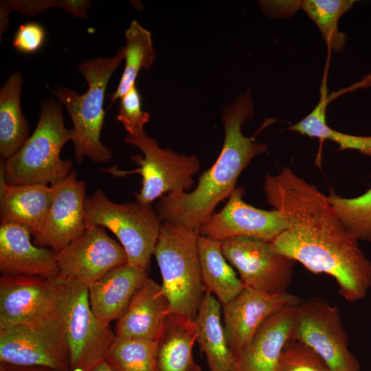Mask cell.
<instances>
[{
    "mask_svg": "<svg viewBox=\"0 0 371 371\" xmlns=\"http://www.w3.org/2000/svg\"><path fill=\"white\" fill-rule=\"evenodd\" d=\"M267 202L280 212L289 227L271 242L273 249L315 274L344 273L361 249L341 223L328 196L316 186L283 168L263 181Z\"/></svg>",
    "mask_w": 371,
    "mask_h": 371,
    "instance_id": "1",
    "label": "cell"
},
{
    "mask_svg": "<svg viewBox=\"0 0 371 371\" xmlns=\"http://www.w3.org/2000/svg\"><path fill=\"white\" fill-rule=\"evenodd\" d=\"M254 115V102L250 89L236 97L223 110L224 141L219 156L199 179L192 192H175L160 198L156 212L162 222L198 231L202 223L216 206L228 199L236 188V181L251 161L266 152L267 146L247 137L242 126Z\"/></svg>",
    "mask_w": 371,
    "mask_h": 371,
    "instance_id": "2",
    "label": "cell"
},
{
    "mask_svg": "<svg viewBox=\"0 0 371 371\" xmlns=\"http://www.w3.org/2000/svg\"><path fill=\"white\" fill-rule=\"evenodd\" d=\"M124 58L122 47L112 57L88 59L80 64L79 71L89 87L84 94L65 87L51 90L72 121V142L78 164L86 157L95 163H105L111 158V150L100 140L106 113L103 103L108 82Z\"/></svg>",
    "mask_w": 371,
    "mask_h": 371,
    "instance_id": "3",
    "label": "cell"
},
{
    "mask_svg": "<svg viewBox=\"0 0 371 371\" xmlns=\"http://www.w3.org/2000/svg\"><path fill=\"white\" fill-rule=\"evenodd\" d=\"M63 104L54 98L42 100L36 128L23 146L5 159L8 186L53 184L73 170L72 161L60 151L73 139V130L64 124Z\"/></svg>",
    "mask_w": 371,
    "mask_h": 371,
    "instance_id": "4",
    "label": "cell"
},
{
    "mask_svg": "<svg viewBox=\"0 0 371 371\" xmlns=\"http://www.w3.org/2000/svg\"><path fill=\"white\" fill-rule=\"evenodd\" d=\"M198 238L194 230L163 222L153 253L170 314L194 319L206 293L201 273Z\"/></svg>",
    "mask_w": 371,
    "mask_h": 371,
    "instance_id": "5",
    "label": "cell"
},
{
    "mask_svg": "<svg viewBox=\"0 0 371 371\" xmlns=\"http://www.w3.org/2000/svg\"><path fill=\"white\" fill-rule=\"evenodd\" d=\"M85 221L87 227L109 229L124 248L127 263L147 271L163 223L151 205L137 200L115 203L98 189L86 199Z\"/></svg>",
    "mask_w": 371,
    "mask_h": 371,
    "instance_id": "6",
    "label": "cell"
},
{
    "mask_svg": "<svg viewBox=\"0 0 371 371\" xmlns=\"http://www.w3.org/2000/svg\"><path fill=\"white\" fill-rule=\"evenodd\" d=\"M58 285V312L65 329L70 371H87L105 360L116 337L114 330L93 313L88 286L61 277Z\"/></svg>",
    "mask_w": 371,
    "mask_h": 371,
    "instance_id": "7",
    "label": "cell"
},
{
    "mask_svg": "<svg viewBox=\"0 0 371 371\" xmlns=\"http://www.w3.org/2000/svg\"><path fill=\"white\" fill-rule=\"evenodd\" d=\"M124 142L136 146L142 152L143 155L131 156L138 167L123 170L113 166L102 170L115 177L140 175L142 186L139 191L135 193V200L151 205L166 193L188 192L192 188L193 176L199 172L201 166L195 155H186L170 148H162L144 130L128 133Z\"/></svg>",
    "mask_w": 371,
    "mask_h": 371,
    "instance_id": "8",
    "label": "cell"
},
{
    "mask_svg": "<svg viewBox=\"0 0 371 371\" xmlns=\"http://www.w3.org/2000/svg\"><path fill=\"white\" fill-rule=\"evenodd\" d=\"M290 339L313 350L332 371L361 370L348 348L339 308L322 298H311L295 306Z\"/></svg>",
    "mask_w": 371,
    "mask_h": 371,
    "instance_id": "9",
    "label": "cell"
},
{
    "mask_svg": "<svg viewBox=\"0 0 371 371\" xmlns=\"http://www.w3.org/2000/svg\"><path fill=\"white\" fill-rule=\"evenodd\" d=\"M0 363L70 371L64 326L58 315L0 328Z\"/></svg>",
    "mask_w": 371,
    "mask_h": 371,
    "instance_id": "10",
    "label": "cell"
},
{
    "mask_svg": "<svg viewBox=\"0 0 371 371\" xmlns=\"http://www.w3.org/2000/svg\"><path fill=\"white\" fill-rule=\"evenodd\" d=\"M221 247L245 287L268 294L287 292L295 262L276 252L271 242L234 237L221 241Z\"/></svg>",
    "mask_w": 371,
    "mask_h": 371,
    "instance_id": "11",
    "label": "cell"
},
{
    "mask_svg": "<svg viewBox=\"0 0 371 371\" xmlns=\"http://www.w3.org/2000/svg\"><path fill=\"white\" fill-rule=\"evenodd\" d=\"M244 193L242 187L236 188L224 207L202 223L198 234L221 241L249 237L271 242L289 227L278 210H264L245 203Z\"/></svg>",
    "mask_w": 371,
    "mask_h": 371,
    "instance_id": "12",
    "label": "cell"
},
{
    "mask_svg": "<svg viewBox=\"0 0 371 371\" xmlns=\"http://www.w3.org/2000/svg\"><path fill=\"white\" fill-rule=\"evenodd\" d=\"M60 276L89 286L111 269L127 263L126 252L100 225L85 231L57 253Z\"/></svg>",
    "mask_w": 371,
    "mask_h": 371,
    "instance_id": "13",
    "label": "cell"
},
{
    "mask_svg": "<svg viewBox=\"0 0 371 371\" xmlns=\"http://www.w3.org/2000/svg\"><path fill=\"white\" fill-rule=\"evenodd\" d=\"M58 300V278L1 275L0 328L54 316Z\"/></svg>",
    "mask_w": 371,
    "mask_h": 371,
    "instance_id": "14",
    "label": "cell"
},
{
    "mask_svg": "<svg viewBox=\"0 0 371 371\" xmlns=\"http://www.w3.org/2000/svg\"><path fill=\"white\" fill-rule=\"evenodd\" d=\"M51 205L39 234L34 238L38 246L56 253L79 237L86 229V183L78 180L75 170L51 184Z\"/></svg>",
    "mask_w": 371,
    "mask_h": 371,
    "instance_id": "15",
    "label": "cell"
},
{
    "mask_svg": "<svg viewBox=\"0 0 371 371\" xmlns=\"http://www.w3.org/2000/svg\"><path fill=\"white\" fill-rule=\"evenodd\" d=\"M300 302L288 292L268 294L245 287L222 306L223 324L234 356L245 349L261 325L271 315Z\"/></svg>",
    "mask_w": 371,
    "mask_h": 371,
    "instance_id": "16",
    "label": "cell"
},
{
    "mask_svg": "<svg viewBox=\"0 0 371 371\" xmlns=\"http://www.w3.org/2000/svg\"><path fill=\"white\" fill-rule=\"evenodd\" d=\"M25 228L12 224L0 225L1 275L58 279L57 253L32 243Z\"/></svg>",
    "mask_w": 371,
    "mask_h": 371,
    "instance_id": "17",
    "label": "cell"
},
{
    "mask_svg": "<svg viewBox=\"0 0 371 371\" xmlns=\"http://www.w3.org/2000/svg\"><path fill=\"white\" fill-rule=\"evenodd\" d=\"M170 315L169 302L161 284L148 277L116 320L115 337L157 341Z\"/></svg>",
    "mask_w": 371,
    "mask_h": 371,
    "instance_id": "18",
    "label": "cell"
},
{
    "mask_svg": "<svg viewBox=\"0 0 371 371\" xmlns=\"http://www.w3.org/2000/svg\"><path fill=\"white\" fill-rule=\"evenodd\" d=\"M295 306L278 311L261 325L247 346L234 356L232 371H276L290 340Z\"/></svg>",
    "mask_w": 371,
    "mask_h": 371,
    "instance_id": "19",
    "label": "cell"
},
{
    "mask_svg": "<svg viewBox=\"0 0 371 371\" xmlns=\"http://www.w3.org/2000/svg\"><path fill=\"white\" fill-rule=\"evenodd\" d=\"M147 278L146 270L128 263L111 269L88 287L93 313L107 324L117 320Z\"/></svg>",
    "mask_w": 371,
    "mask_h": 371,
    "instance_id": "20",
    "label": "cell"
},
{
    "mask_svg": "<svg viewBox=\"0 0 371 371\" xmlns=\"http://www.w3.org/2000/svg\"><path fill=\"white\" fill-rule=\"evenodd\" d=\"M52 196L51 186H8L0 197L1 224L21 226L34 238L43 227Z\"/></svg>",
    "mask_w": 371,
    "mask_h": 371,
    "instance_id": "21",
    "label": "cell"
},
{
    "mask_svg": "<svg viewBox=\"0 0 371 371\" xmlns=\"http://www.w3.org/2000/svg\"><path fill=\"white\" fill-rule=\"evenodd\" d=\"M198 328L190 317L170 314L157 340V371H194L193 347Z\"/></svg>",
    "mask_w": 371,
    "mask_h": 371,
    "instance_id": "22",
    "label": "cell"
},
{
    "mask_svg": "<svg viewBox=\"0 0 371 371\" xmlns=\"http://www.w3.org/2000/svg\"><path fill=\"white\" fill-rule=\"evenodd\" d=\"M222 304L206 292L194 319L196 341L206 357L210 371H232L234 356L229 346L221 319Z\"/></svg>",
    "mask_w": 371,
    "mask_h": 371,
    "instance_id": "23",
    "label": "cell"
},
{
    "mask_svg": "<svg viewBox=\"0 0 371 371\" xmlns=\"http://www.w3.org/2000/svg\"><path fill=\"white\" fill-rule=\"evenodd\" d=\"M198 251L206 292L214 295L223 306L239 294L245 286L224 256L221 240L199 235Z\"/></svg>",
    "mask_w": 371,
    "mask_h": 371,
    "instance_id": "24",
    "label": "cell"
},
{
    "mask_svg": "<svg viewBox=\"0 0 371 371\" xmlns=\"http://www.w3.org/2000/svg\"><path fill=\"white\" fill-rule=\"evenodd\" d=\"M23 77L12 73L0 89V157L6 159L30 137V126L21 108Z\"/></svg>",
    "mask_w": 371,
    "mask_h": 371,
    "instance_id": "25",
    "label": "cell"
},
{
    "mask_svg": "<svg viewBox=\"0 0 371 371\" xmlns=\"http://www.w3.org/2000/svg\"><path fill=\"white\" fill-rule=\"evenodd\" d=\"M319 100L315 107L302 120L289 128L310 137L329 140L339 145L338 150H356L371 157V135H355L339 132L326 123V110L332 99L328 93L327 71H324L319 88Z\"/></svg>",
    "mask_w": 371,
    "mask_h": 371,
    "instance_id": "26",
    "label": "cell"
},
{
    "mask_svg": "<svg viewBox=\"0 0 371 371\" xmlns=\"http://www.w3.org/2000/svg\"><path fill=\"white\" fill-rule=\"evenodd\" d=\"M125 66L115 91L109 95L110 105L127 93L135 84L142 69H149L156 59L151 33L133 20L125 32Z\"/></svg>",
    "mask_w": 371,
    "mask_h": 371,
    "instance_id": "27",
    "label": "cell"
},
{
    "mask_svg": "<svg viewBox=\"0 0 371 371\" xmlns=\"http://www.w3.org/2000/svg\"><path fill=\"white\" fill-rule=\"evenodd\" d=\"M353 0L296 1L297 10H304L319 30L329 52H342L346 45V35L338 28L341 16L350 10Z\"/></svg>",
    "mask_w": 371,
    "mask_h": 371,
    "instance_id": "28",
    "label": "cell"
},
{
    "mask_svg": "<svg viewBox=\"0 0 371 371\" xmlns=\"http://www.w3.org/2000/svg\"><path fill=\"white\" fill-rule=\"evenodd\" d=\"M157 341L115 337L105 360L116 371H157Z\"/></svg>",
    "mask_w": 371,
    "mask_h": 371,
    "instance_id": "29",
    "label": "cell"
},
{
    "mask_svg": "<svg viewBox=\"0 0 371 371\" xmlns=\"http://www.w3.org/2000/svg\"><path fill=\"white\" fill-rule=\"evenodd\" d=\"M341 223L359 241L371 243V188L354 198H344L330 189L328 195Z\"/></svg>",
    "mask_w": 371,
    "mask_h": 371,
    "instance_id": "30",
    "label": "cell"
},
{
    "mask_svg": "<svg viewBox=\"0 0 371 371\" xmlns=\"http://www.w3.org/2000/svg\"><path fill=\"white\" fill-rule=\"evenodd\" d=\"M91 2L87 0H45V1H1L0 7V34L2 35L8 27V14L11 11L33 16L53 8H60L74 16L85 18Z\"/></svg>",
    "mask_w": 371,
    "mask_h": 371,
    "instance_id": "31",
    "label": "cell"
},
{
    "mask_svg": "<svg viewBox=\"0 0 371 371\" xmlns=\"http://www.w3.org/2000/svg\"><path fill=\"white\" fill-rule=\"evenodd\" d=\"M276 371H332L323 359L306 345L289 340Z\"/></svg>",
    "mask_w": 371,
    "mask_h": 371,
    "instance_id": "32",
    "label": "cell"
},
{
    "mask_svg": "<svg viewBox=\"0 0 371 371\" xmlns=\"http://www.w3.org/2000/svg\"><path fill=\"white\" fill-rule=\"evenodd\" d=\"M150 118V115L142 109L141 96L135 85L120 98L115 119L122 124L128 133L132 134L144 130Z\"/></svg>",
    "mask_w": 371,
    "mask_h": 371,
    "instance_id": "33",
    "label": "cell"
},
{
    "mask_svg": "<svg viewBox=\"0 0 371 371\" xmlns=\"http://www.w3.org/2000/svg\"><path fill=\"white\" fill-rule=\"evenodd\" d=\"M45 30L37 22H27L19 27L12 41L13 47L23 54H33L43 45Z\"/></svg>",
    "mask_w": 371,
    "mask_h": 371,
    "instance_id": "34",
    "label": "cell"
},
{
    "mask_svg": "<svg viewBox=\"0 0 371 371\" xmlns=\"http://www.w3.org/2000/svg\"><path fill=\"white\" fill-rule=\"evenodd\" d=\"M0 371H58L43 366H22L0 363Z\"/></svg>",
    "mask_w": 371,
    "mask_h": 371,
    "instance_id": "35",
    "label": "cell"
},
{
    "mask_svg": "<svg viewBox=\"0 0 371 371\" xmlns=\"http://www.w3.org/2000/svg\"><path fill=\"white\" fill-rule=\"evenodd\" d=\"M87 371H116L111 365L106 361L104 360L93 368Z\"/></svg>",
    "mask_w": 371,
    "mask_h": 371,
    "instance_id": "36",
    "label": "cell"
},
{
    "mask_svg": "<svg viewBox=\"0 0 371 371\" xmlns=\"http://www.w3.org/2000/svg\"><path fill=\"white\" fill-rule=\"evenodd\" d=\"M194 371H202V370L199 366H197L196 368L194 370Z\"/></svg>",
    "mask_w": 371,
    "mask_h": 371,
    "instance_id": "37",
    "label": "cell"
}]
</instances>
